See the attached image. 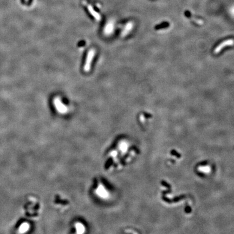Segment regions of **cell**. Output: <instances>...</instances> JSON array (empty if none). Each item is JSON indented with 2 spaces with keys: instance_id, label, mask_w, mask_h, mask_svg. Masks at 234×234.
I'll return each mask as SVG.
<instances>
[{
  "instance_id": "8",
  "label": "cell",
  "mask_w": 234,
  "mask_h": 234,
  "mask_svg": "<svg viewBox=\"0 0 234 234\" xmlns=\"http://www.w3.org/2000/svg\"><path fill=\"white\" fill-rule=\"evenodd\" d=\"M88 10L89 11V12L91 13V14H92V15L94 16L97 20H100V16L98 14H97L96 12H94L92 7L90 6V5H88Z\"/></svg>"
},
{
  "instance_id": "1",
  "label": "cell",
  "mask_w": 234,
  "mask_h": 234,
  "mask_svg": "<svg viewBox=\"0 0 234 234\" xmlns=\"http://www.w3.org/2000/svg\"><path fill=\"white\" fill-rule=\"evenodd\" d=\"M234 45V40L233 39H228V40H225L223 41L220 44L215 48V49L214 50V53L215 54H217L221 50L223 49L224 47L227 46H232Z\"/></svg>"
},
{
  "instance_id": "4",
  "label": "cell",
  "mask_w": 234,
  "mask_h": 234,
  "mask_svg": "<svg viewBox=\"0 0 234 234\" xmlns=\"http://www.w3.org/2000/svg\"><path fill=\"white\" fill-rule=\"evenodd\" d=\"M96 194L99 197L102 198H106L108 195V193L107 190L102 185H98V188L96 190Z\"/></svg>"
},
{
  "instance_id": "2",
  "label": "cell",
  "mask_w": 234,
  "mask_h": 234,
  "mask_svg": "<svg viewBox=\"0 0 234 234\" xmlns=\"http://www.w3.org/2000/svg\"><path fill=\"white\" fill-rule=\"evenodd\" d=\"M94 54H95V51L94 49L90 50L88 52V53L86 61L85 67H84V71H85V72H88L89 70H90L91 64L92 63V61L93 57H94Z\"/></svg>"
},
{
  "instance_id": "3",
  "label": "cell",
  "mask_w": 234,
  "mask_h": 234,
  "mask_svg": "<svg viewBox=\"0 0 234 234\" xmlns=\"http://www.w3.org/2000/svg\"><path fill=\"white\" fill-rule=\"evenodd\" d=\"M54 103H55V106L58 112H59L60 113H66L67 108L65 105H63V103H62L61 101L59 100V99H57V100H55L54 102Z\"/></svg>"
},
{
  "instance_id": "6",
  "label": "cell",
  "mask_w": 234,
  "mask_h": 234,
  "mask_svg": "<svg viewBox=\"0 0 234 234\" xmlns=\"http://www.w3.org/2000/svg\"><path fill=\"white\" fill-rule=\"evenodd\" d=\"M29 228V224L27 223H23V224H22L19 228V231L20 233H24L27 232Z\"/></svg>"
},
{
  "instance_id": "7",
  "label": "cell",
  "mask_w": 234,
  "mask_h": 234,
  "mask_svg": "<svg viewBox=\"0 0 234 234\" xmlns=\"http://www.w3.org/2000/svg\"><path fill=\"white\" fill-rule=\"evenodd\" d=\"M133 28V23L130 22V23H128L127 25H126V27H125V29L124 30L123 32V35H126L127 34H128L130 31H131V29Z\"/></svg>"
},
{
  "instance_id": "5",
  "label": "cell",
  "mask_w": 234,
  "mask_h": 234,
  "mask_svg": "<svg viewBox=\"0 0 234 234\" xmlns=\"http://www.w3.org/2000/svg\"><path fill=\"white\" fill-rule=\"evenodd\" d=\"M75 229L77 233L79 234L84 233L85 230V227H84V225L81 223H77L75 224Z\"/></svg>"
},
{
  "instance_id": "9",
  "label": "cell",
  "mask_w": 234,
  "mask_h": 234,
  "mask_svg": "<svg viewBox=\"0 0 234 234\" xmlns=\"http://www.w3.org/2000/svg\"><path fill=\"white\" fill-rule=\"evenodd\" d=\"M169 25L170 24H169V23H168V22H163V23H161L160 25L157 26V27H156V29H161V28H163L168 27V26H169Z\"/></svg>"
}]
</instances>
